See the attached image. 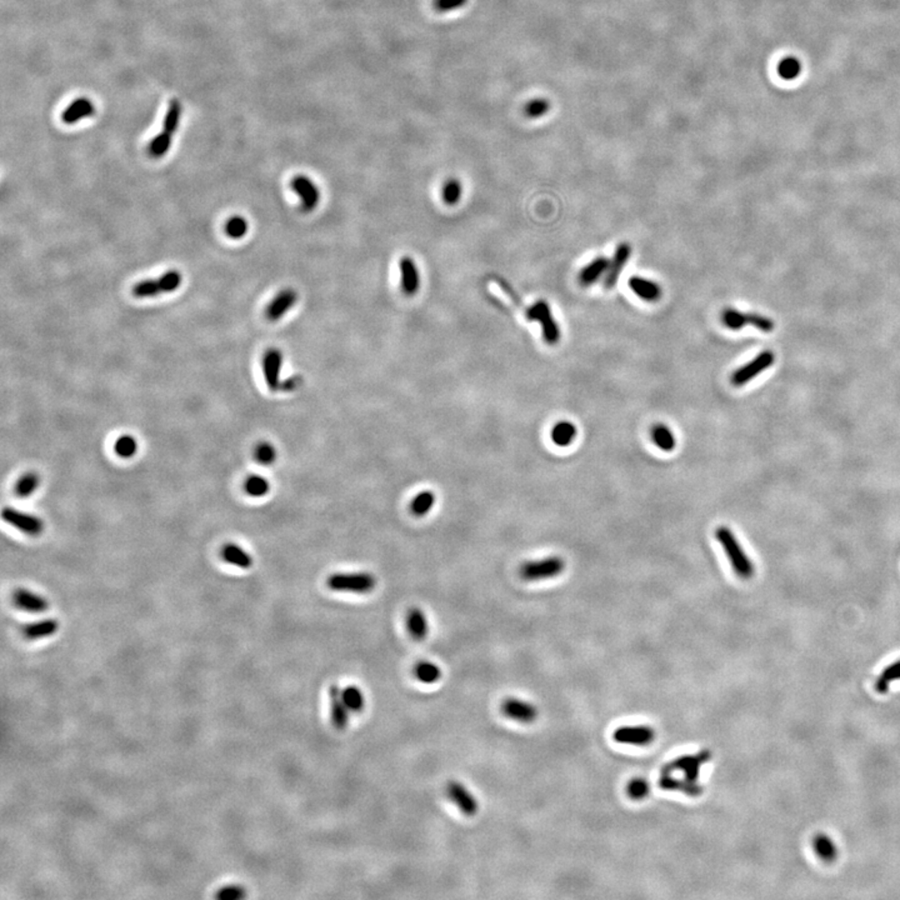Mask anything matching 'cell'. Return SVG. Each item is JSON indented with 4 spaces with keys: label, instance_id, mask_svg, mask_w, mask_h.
<instances>
[{
    "label": "cell",
    "instance_id": "cell-15",
    "mask_svg": "<svg viewBox=\"0 0 900 900\" xmlns=\"http://www.w3.org/2000/svg\"><path fill=\"white\" fill-rule=\"evenodd\" d=\"M283 367V353L277 348H270L263 356V374L268 388L272 392L280 389V371Z\"/></svg>",
    "mask_w": 900,
    "mask_h": 900
},
{
    "label": "cell",
    "instance_id": "cell-29",
    "mask_svg": "<svg viewBox=\"0 0 900 900\" xmlns=\"http://www.w3.org/2000/svg\"><path fill=\"white\" fill-rule=\"evenodd\" d=\"M434 504V493L432 492V490H424V492L416 494L412 500L410 512L414 517H424L433 509Z\"/></svg>",
    "mask_w": 900,
    "mask_h": 900
},
{
    "label": "cell",
    "instance_id": "cell-39",
    "mask_svg": "<svg viewBox=\"0 0 900 900\" xmlns=\"http://www.w3.org/2000/svg\"><path fill=\"white\" fill-rule=\"evenodd\" d=\"M255 460L261 466H272L277 460V449L269 441H261L254 450Z\"/></svg>",
    "mask_w": 900,
    "mask_h": 900
},
{
    "label": "cell",
    "instance_id": "cell-19",
    "mask_svg": "<svg viewBox=\"0 0 900 900\" xmlns=\"http://www.w3.org/2000/svg\"><path fill=\"white\" fill-rule=\"evenodd\" d=\"M329 698H331V723L339 731H343L347 728L349 723V708L345 704L343 699V689L338 686H331L329 688Z\"/></svg>",
    "mask_w": 900,
    "mask_h": 900
},
{
    "label": "cell",
    "instance_id": "cell-12",
    "mask_svg": "<svg viewBox=\"0 0 900 900\" xmlns=\"http://www.w3.org/2000/svg\"><path fill=\"white\" fill-rule=\"evenodd\" d=\"M447 796L464 816H474L478 813V800L464 784L455 780L449 782L447 785Z\"/></svg>",
    "mask_w": 900,
    "mask_h": 900
},
{
    "label": "cell",
    "instance_id": "cell-21",
    "mask_svg": "<svg viewBox=\"0 0 900 900\" xmlns=\"http://www.w3.org/2000/svg\"><path fill=\"white\" fill-rule=\"evenodd\" d=\"M95 114V107L88 98H78L62 114V119L65 124H75L85 118L93 117Z\"/></svg>",
    "mask_w": 900,
    "mask_h": 900
},
{
    "label": "cell",
    "instance_id": "cell-32",
    "mask_svg": "<svg viewBox=\"0 0 900 900\" xmlns=\"http://www.w3.org/2000/svg\"><path fill=\"white\" fill-rule=\"evenodd\" d=\"M182 113H183L182 104L179 103V100H176V99H173V100H170V103H169L168 111H167V114H165V117H164V123H163V130H164V131H167V133H169V134H172V136H173L175 131H176V129H178V127H179V123H181V118H182Z\"/></svg>",
    "mask_w": 900,
    "mask_h": 900
},
{
    "label": "cell",
    "instance_id": "cell-13",
    "mask_svg": "<svg viewBox=\"0 0 900 900\" xmlns=\"http://www.w3.org/2000/svg\"><path fill=\"white\" fill-rule=\"evenodd\" d=\"M502 712L506 718L522 724H531L538 718V709L529 701L518 698H506L502 704Z\"/></svg>",
    "mask_w": 900,
    "mask_h": 900
},
{
    "label": "cell",
    "instance_id": "cell-6",
    "mask_svg": "<svg viewBox=\"0 0 900 900\" xmlns=\"http://www.w3.org/2000/svg\"><path fill=\"white\" fill-rule=\"evenodd\" d=\"M722 323L731 331H740L746 325H751L760 331L771 333L774 329V322L771 318L755 314V313H743L734 308H726L722 313Z\"/></svg>",
    "mask_w": 900,
    "mask_h": 900
},
{
    "label": "cell",
    "instance_id": "cell-5",
    "mask_svg": "<svg viewBox=\"0 0 900 900\" xmlns=\"http://www.w3.org/2000/svg\"><path fill=\"white\" fill-rule=\"evenodd\" d=\"M529 322H538L542 325V336L547 344L555 345L560 340L562 333L555 319L553 317L551 306L545 300H539L525 311Z\"/></svg>",
    "mask_w": 900,
    "mask_h": 900
},
{
    "label": "cell",
    "instance_id": "cell-42",
    "mask_svg": "<svg viewBox=\"0 0 900 900\" xmlns=\"http://www.w3.org/2000/svg\"><path fill=\"white\" fill-rule=\"evenodd\" d=\"M525 114L529 118H540L549 111V103L545 99H533L525 105Z\"/></svg>",
    "mask_w": 900,
    "mask_h": 900
},
{
    "label": "cell",
    "instance_id": "cell-41",
    "mask_svg": "<svg viewBox=\"0 0 900 900\" xmlns=\"http://www.w3.org/2000/svg\"><path fill=\"white\" fill-rule=\"evenodd\" d=\"M816 852L823 859H833L836 854V849L833 842L827 836H818L814 843Z\"/></svg>",
    "mask_w": 900,
    "mask_h": 900
},
{
    "label": "cell",
    "instance_id": "cell-8",
    "mask_svg": "<svg viewBox=\"0 0 900 900\" xmlns=\"http://www.w3.org/2000/svg\"><path fill=\"white\" fill-rule=\"evenodd\" d=\"M775 356L771 350L762 351L760 354L755 356L749 363L745 364L742 368H738L732 374L731 382L735 387H743L745 384L751 382L755 376L762 374L763 371L771 368L774 364Z\"/></svg>",
    "mask_w": 900,
    "mask_h": 900
},
{
    "label": "cell",
    "instance_id": "cell-31",
    "mask_svg": "<svg viewBox=\"0 0 900 900\" xmlns=\"http://www.w3.org/2000/svg\"><path fill=\"white\" fill-rule=\"evenodd\" d=\"M244 490L252 498H261L270 490V483L261 475H250L246 479Z\"/></svg>",
    "mask_w": 900,
    "mask_h": 900
},
{
    "label": "cell",
    "instance_id": "cell-11",
    "mask_svg": "<svg viewBox=\"0 0 900 900\" xmlns=\"http://www.w3.org/2000/svg\"><path fill=\"white\" fill-rule=\"evenodd\" d=\"M616 743L632 746H647L654 742L655 732L652 726H621L614 733Z\"/></svg>",
    "mask_w": 900,
    "mask_h": 900
},
{
    "label": "cell",
    "instance_id": "cell-2",
    "mask_svg": "<svg viewBox=\"0 0 900 900\" xmlns=\"http://www.w3.org/2000/svg\"><path fill=\"white\" fill-rule=\"evenodd\" d=\"M183 277L178 270H169L158 279H147L133 286V295L138 299L154 298L162 294L173 293L182 285Z\"/></svg>",
    "mask_w": 900,
    "mask_h": 900
},
{
    "label": "cell",
    "instance_id": "cell-28",
    "mask_svg": "<svg viewBox=\"0 0 900 900\" xmlns=\"http://www.w3.org/2000/svg\"><path fill=\"white\" fill-rule=\"evenodd\" d=\"M414 675L424 684H434L441 678V669L432 661H419L415 665Z\"/></svg>",
    "mask_w": 900,
    "mask_h": 900
},
{
    "label": "cell",
    "instance_id": "cell-22",
    "mask_svg": "<svg viewBox=\"0 0 900 900\" xmlns=\"http://www.w3.org/2000/svg\"><path fill=\"white\" fill-rule=\"evenodd\" d=\"M609 259L605 257H598L591 260L589 264L584 266L578 275V280L582 286H590L599 282V279L605 277L608 272Z\"/></svg>",
    "mask_w": 900,
    "mask_h": 900
},
{
    "label": "cell",
    "instance_id": "cell-10",
    "mask_svg": "<svg viewBox=\"0 0 900 900\" xmlns=\"http://www.w3.org/2000/svg\"><path fill=\"white\" fill-rule=\"evenodd\" d=\"M293 192L300 199V208L305 213L313 212L320 201V192L317 184L306 175H295L291 182Z\"/></svg>",
    "mask_w": 900,
    "mask_h": 900
},
{
    "label": "cell",
    "instance_id": "cell-38",
    "mask_svg": "<svg viewBox=\"0 0 900 900\" xmlns=\"http://www.w3.org/2000/svg\"><path fill=\"white\" fill-rule=\"evenodd\" d=\"M249 229V224L244 217L240 215H234L232 218L228 219L226 223V234L230 239L238 240L246 237Z\"/></svg>",
    "mask_w": 900,
    "mask_h": 900
},
{
    "label": "cell",
    "instance_id": "cell-23",
    "mask_svg": "<svg viewBox=\"0 0 900 900\" xmlns=\"http://www.w3.org/2000/svg\"><path fill=\"white\" fill-rule=\"evenodd\" d=\"M221 558L226 563L240 569H249L253 565V557L240 545L228 543L221 549Z\"/></svg>",
    "mask_w": 900,
    "mask_h": 900
},
{
    "label": "cell",
    "instance_id": "cell-46",
    "mask_svg": "<svg viewBox=\"0 0 900 900\" xmlns=\"http://www.w3.org/2000/svg\"><path fill=\"white\" fill-rule=\"evenodd\" d=\"M300 380H302V379L298 378V376L289 378V379H286L284 382H282V384H280V390H283V392H293V390H295V389L298 388L299 385H300Z\"/></svg>",
    "mask_w": 900,
    "mask_h": 900
},
{
    "label": "cell",
    "instance_id": "cell-9",
    "mask_svg": "<svg viewBox=\"0 0 900 900\" xmlns=\"http://www.w3.org/2000/svg\"><path fill=\"white\" fill-rule=\"evenodd\" d=\"M712 754L708 751H703L694 754V755H684L680 758L675 759L672 763L665 766V769L669 771H678L680 773V777L689 783H698L699 779L700 769L701 766L709 762ZM675 775V774H674Z\"/></svg>",
    "mask_w": 900,
    "mask_h": 900
},
{
    "label": "cell",
    "instance_id": "cell-40",
    "mask_svg": "<svg viewBox=\"0 0 900 900\" xmlns=\"http://www.w3.org/2000/svg\"><path fill=\"white\" fill-rule=\"evenodd\" d=\"M649 791H650V785L643 778H635V779L629 782L628 787H627V793H628L629 797L634 799V800L644 799L649 794Z\"/></svg>",
    "mask_w": 900,
    "mask_h": 900
},
{
    "label": "cell",
    "instance_id": "cell-43",
    "mask_svg": "<svg viewBox=\"0 0 900 900\" xmlns=\"http://www.w3.org/2000/svg\"><path fill=\"white\" fill-rule=\"evenodd\" d=\"M246 895V889L244 888L239 887V885H227V887L221 888L218 890V893L215 894V898L223 900H235L243 899Z\"/></svg>",
    "mask_w": 900,
    "mask_h": 900
},
{
    "label": "cell",
    "instance_id": "cell-37",
    "mask_svg": "<svg viewBox=\"0 0 900 900\" xmlns=\"http://www.w3.org/2000/svg\"><path fill=\"white\" fill-rule=\"evenodd\" d=\"M802 73V63L796 57H787L778 64V74L785 80H794Z\"/></svg>",
    "mask_w": 900,
    "mask_h": 900
},
{
    "label": "cell",
    "instance_id": "cell-18",
    "mask_svg": "<svg viewBox=\"0 0 900 900\" xmlns=\"http://www.w3.org/2000/svg\"><path fill=\"white\" fill-rule=\"evenodd\" d=\"M399 270L403 293L408 297H413L421 286V274L414 259L410 257H403L399 260Z\"/></svg>",
    "mask_w": 900,
    "mask_h": 900
},
{
    "label": "cell",
    "instance_id": "cell-27",
    "mask_svg": "<svg viewBox=\"0 0 900 900\" xmlns=\"http://www.w3.org/2000/svg\"><path fill=\"white\" fill-rule=\"evenodd\" d=\"M652 439L656 447L663 452H673L677 447V439L670 428L665 424H655L652 428Z\"/></svg>",
    "mask_w": 900,
    "mask_h": 900
},
{
    "label": "cell",
    "instance_id": "cell-20",
    "mask_svg": "<svg viewBox=\"0 0 900 900\" xmlns=\"http://www.w3.org/2000/svg\"><path fill=\"white\" fill-rule=\"evenodd\" d=\"M630 291L648 303H655L661 298V288L658 283L641 277H632L628 280Z\"/></svg>",
    "mask_w": 900,
    "mask_h": 900
},
{
    "label": "cell",
    "instance_id": "cell-1",
    "mask_svg": "<svg viewBox=\"0 0 900 900\" xmlns=\"http://www.w3.org/2000/svg\"><path fill=\"white\" fill-rule=\"evenodd\" d=\"M715 538L724 549L735 574L742 579H751L755 573V568L751 558L746 555L743 547L739 543L738 538L734 535V533L728 526L717 528Z\"/></svg>",
    "mask_w": 900,
    "mask_h": 900
},
{
    "label": "cell",
    "instance_id": "cell-3",
    "mask_svg": "<svg viewBox=\"0 0 900 900\" xmlns=\"http://www.w3.org/2000/svg\"><path fill=\"white\" fill-rule=\"evenodd\" d=\"M328 588L334 591L368 594L376 587V579L369 573H337L327 579Z\"/></svg>",
    "mask_w": 900,
    "mask_h": 900
},
{
    "label": "cell",
    "instance_id": "cell-33",
    "mask_svg": "<svg viewBox=\"0 0 900 900\" xmlns=\"http://www.w3.org/2000/svg\"><path fill=\"white\" fill-rule=\"evenodd\" d=\"M463 196V184L457 178L448 179L441 189V198L447 205H457Z\"/></svg>",
    "mask_w": 900,
    "mask_h": 900
},
{
    "label": "cell",
    "instance_id": "cell-44",
    "mask_svg": "<svg viewBox=\"0 0 900 900\" xmlns=\"http://www.w3.org/2000/svg\"><path fill=\"white\" fill-rule=\"evenodd\" d=\"M900 677V661H897L893 665H889L883 674V677L878 680V692H884L888 684L893 681L894 678Z\"/></svg>",
    "mask_w": 900,
    "mask_h": 900
},
{
    "label": "cell",
    "instance_id": "cell-4",
    "mask_svg": "<svg viewBox=\"0 0 900 900\" xmlns=\"http://www.w3.org/2000/svg\"><path fill=\"white\" fill-rule=\"evenodd\" d=\"M564 569L565 562L562 558L548 557L526 562L520 567L519 574L525 582H538L558 577L563 573Z\"/></svg>",
    "mask_w": 900,
    "mask_h": 900
},
{
    "label": "cell",
    "instance_id": "cell-26",
    "mask_svg": "<svg viewBox=\"0 0 900 900\" xmlns=\"http://www.w3.org/2000/svg\"><path fill=\"white\" fill-rule=\"evenodd\" d=\"M577 433V427L573 423L559 421L551 429V441L558 447H568L576 439Z\"/></svg>",
    "mask_w": 900,
    "mask_h": 900
},
{
    "label": "cell",
    "instance_id": "cell-36",
    "mask_svg": "<svg viewBox=\"0 0 900 900\" xmlns=\"http://www.w3.org/2000/svg\"><path fill=\"white\" fill-rule=\"evenodd\" d=\"M114 452L122 459H130L138 453V441L133 435H122L114 444Z\"/></svg>",
    "mask_w": 900,
    "mask_h": 900
},
{
    "label": "cell",
    "instance_id": "cell-14",
    "mask_svg": "<svg viewBox=\"0 0 900 900\" xmlns=\"http://www.w3.org/2000/svg\"><path fill=\"white\" fill-rule=\"evenodd\" d=\"M630 257H632V246H629L628 243H621L616 246V253L612 260H609L608 272L605 274L603 282L605 289L610 291L616 286L624 268L628 264Z\"/></svg>",
    "mask_w": 900,
    "mask_h": 900
},
{
    "label": "cell",
    "instance_id": "cell-16",
    "mask_svg": "<svg viewBox=\"0 0 900 900\" xmlns=\"http://www.w3.org/2000/svg\"><path fill=\"white\" fill-rule=\"evenodd\" d=\"M298 294L293 289H283L279 292L266 309V317L269 322H278L288 311L297 304Z\"/></svg>",
    "mask_w": 900,
    "mask_h": 900
},
{
    "label": "cell",
    "instance_id": "cell-24",
    "mask_svg": "<svg viewBox=\"0 0 900 900\" xmlns=\"http://www.w3.org/2000/svg\"><path fill=\"white\" fill-rule=\"evenodd\" d=\"M407 629L415 641H423L428 635L429 625L424 612L419 608L409 609L407 614Z\"/></svg>",
    "mask_w": 900,
    "mask_h": 900
},
{
    "label": "cell",
    "instance_id": "cell-25",
    "mask_svg": "<svg viewBox=\"0 0 900 900\" xmlns=\"http://www.w3.org/2000/svg\"><path fill=\"white\" fill-rule=\"evenodd\" d=\"M59 623L57 619H43L39 622L28 624L23 629V635L28 641H37L52 636L58 632Z\"/></svg>",
    "mask_w": 900,
    "mask_h": 900
},
{
    "label": "cell",
    "instance_id": "cell-34",
    "mask_svg": "<svg viewBox=\"0 0 900 900\" xmlns=\"http://www.w3.org/2000/svg\"><path fill=\"white\" fill-rule=\"evenodd\" d=\"M172 138L173 136L169 134L167 131L163 130L158 136L151 139V142L148 145V153L151 158H163L168 153L170 147H172Z\"/></svg>",
    "mask_w": 900,
    "mask_h": 900
},
{
    "label": "cell",
    "instance_id": "cell-17",
    "mask_svg": "<svg viewBox=\"0 0 900 900\" xmlns=\"http://www.w3.org/2000/svg\"><path fill=\"white\" fill-rule=\"evenodd\" d=\"M13 602L17 608L33 614L44 613L46 609L49 608V603L46 600V598L24 588L14 591Z\"/></svg>",
    "mask_w": 900,
    "mask_h": 900
},
{
    "label": "cell",
    "instance_id": "cell-45",
    "mask_svg": "<svg viewBox=\"0 0 900 900\" xmlns=\"http://www.w3.org/2000/svg\"><path fill=\"white\" fill-rule=\"evenodd\" d=\"M468 0H434V8L441 13L454 12L464 7Z\"/></svg>",
    "mask_w": 900,
    "mask_h": 900
},
{
    "label": "cell",
    "instance_id": "cell-7",
    "mask_svg": "<svg viewBox=\"0 0 900 900\" xmlns=\"http://www.w3.org/2000/svg\"><path fill=\"white\" fill-rule=\"evenodd\" d=\"M1 518L17 531L29 537H38L44 531V522L42 519L13 506H6L1 512Z\"/></svg>",
    "mask_w": 900,
    "mask_h": 900
},
{
    "label": "cell",
    "instance_id": "cell-30",
    "mask_svg": "<svg viewBox=\"0 0 900 900\" xmlns=\"http://www.w3.org/2000/svg\"><path fill=\"white\" fill-rule=\"evenodd\" d=\"M40 484L39 475L37 473H26L21 475L17 484L14 486V493L19 498H29L34 493L37 492L38 486Z\"/></svg>",
    "mask_w": 900,
    "mask_h": 900
},
{
    "label": "cell",
    "instance_id": "cell-35",
    "mask_svg": "<svg viewBox=\"0 0 900 900\" xmlns=\"http://www.w3.org/2000/svg\"><path fill=\"white\" fill-rule=\"evenodd\" d=\"M343 699L347 706L349 708L350 713H360L365 706L363 692L356 686H348L344 688Z\"/></svg>",
    "mask_w": 900,
    "mask_h": 900
}]
</instances>
